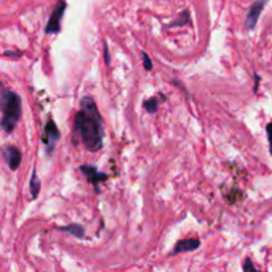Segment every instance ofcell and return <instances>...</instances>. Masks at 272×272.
Returning <instances> with one entry per match:
<instances>
[{
  "label": "cell",
  "instance_id": "1",
  "mask_svg": "<svg viewBox=\"0 0 272 272\" xmlns=\"http://www.w3.org/2000/svg\"><path fill=\"white\" fill-rule=\"evenodd\" d=\"M104 136V122L96 102L90 96L83 97L80 111L76 113L73 121L72 142L73 145L81 142L86 150L96 153L102 149Z\"/></svg>",
  "mask_w": 272,
  "mask_h": 272
},
{
  "label": "cell",
  "instance_id": "2",
  "mask_svg": "<svg viewBox=\"0 0 272 272\" xmlns=\"http://www.w3.org/2000/svg\"><path fill=\"white\" fill-rule=\"evenodd\" d=\"M2 129L11 134L22 117V98L16 92L3 88L2 90Z\"/></svg>",
  "mask_w": 272,
  "mask_h": 272
},
{
  "label": "cell",
  "instance_id": "3",
  "mask_svg": "<svg viewBox=\"0 0 272 272\" xmlns=\"http://www.w3.org/2000/svg\"><path fill=\"white\" fill-rule=\"evenodd\" d=\"M59 138H60V132H59L58 126L52 120H48L43 129V136H41V142H43L47 155H50L53 153Z\"/></svg>",
  "mask_w": 272,
  "mask_h": 272
},
{
  "label": "cell",
  "instance_id": "4",
  "mask_svg": "<svg viewBox=\"0 0 272 272\" xmlns=\"http://www.w3.org/2000/svg\"><path fill=\"white\" fill-rule=\"evenodd\" d=\"M67 10V2L65 0H59L56 6L52 10V14L49 16V20L45 27V33H59L61 31V20L64 16V12Z\"/></svg>",
  "mask_w": 272,
  "mask_h": 272
},
{
  "label": "cell",
  "instance_id": "5",
  "mask_svg": "<svg viewBox=\"0 0 272 272\" xmlns=\"http://www.w3.org/2000/svg\"><path fill=\"white\" fill-rule=\"evenodd\" d=\"M265 3H267V0H255L254 3L250 6L247 11V16H246V22H244V27L248 31H252L256 27L261 12L264 10Z\"/></svg>",
  "mask_w": 272,
  "mask_h": 272
},
{
  "label": "cell",
  "instance_id": "6",
  "mask_svg": "<svg viewBox=\"0 0 272 272\" xmlns=\"http://www.w3.org/2000/svg\"><path fill=\"white\" fill-rule=\"evenodd\" d=\"M80 172L85 176V178L88 179V182L93 185L94 189H96L97 191H98L100 182H102V181H105V179L107 178V176L105 173L98 172L96 166L92 165H81L80 166Z\"/></svg>",
  "mask_w": 272,
  "mask_h": 272
},
{
  "label": "cell",
  "instance_id": "7",
  "mask_svg": "<svg viewBox=\"0 0 272 272\" xmlns=\"http://www.w3.org/2000/svg\"><path fill=\"white\" fill-rule=\"evenodd\" d=\"M3 155L7 161L8 168L11 170H18L20 162H22V151L14 145H7L3 149Z\"/></svg>",
  "mask_w": 272,
  "mask_h": 272
},
{
  "label": "cell",
  "instance_id": "8",
  "mask_svg": "<svg viewBox=\"0 0 272 272\" xmlns=\"http://www.w3.org/2000/svg\"><path fill=\"white\" fill-rule=\"evenodd\" d=\"M201 246V242L198 239H183L179 240L178 243L176 244V247L173 250L172 255L181 254V252H191V251H195L199 248Z\"/></svg>",
  "mask_w": 272,
  "mask_h": 272
},
{
  "label": "cell",
  "instance_id": "9",
  "mask_svg": "<svg viewBox=\"0 0 272 272\" xmlns=\"http://www.w3.org/2000/svg\"><path fill=\"white\" fill-rule=\"evenodd\" d=\"M60 231H64V233H68L73 237L79 238V239H83L84 235H85V230H84L83 226L77 225V223H72L68 226H63V227H59Z\"/></svg>",
  "mask_w": 272,
  "mask_h": 272
},
{
  "label": "cell",
  "instance_id": "10",
  "mask_svg": "<svg viewBox=\"0 0 272 272\" xmlns=\"http://www.w3.org/2000/svg\"><path fill=\"white\" fill-rule=\"evenodd\" d=\"M40 187H41V182H40L39 177H37V173H36V169H33L32 177H31V182H29V190H31V195H32V199H36L37 195H39Z\"/></svg>",
  "mask_w": 272,
  "mask_h": 272
},
{
  "label": "cell",
  "instance_id": "11",
  "mask_svg": "<svg viewBox=\"0 0 272 272\" xmlns=\"http://www.w3.org/2000/svg\"><path fill=\"white\" fill-rule=\"evenodd\" d=\"M189 23H190V12L189 10H185V11L179 15L174 22L170 23L169 28H173V27H183V25H187Z\"/></svg>",
  "mask_w": 272,
  "mask_h": 272
},
{
  "label": "cell",
  "instance_id": "12",
  "mask_svg": "<svg viewBox=\"0 0 272 272\" xmlns=\"http://www.w3.org/2000/svg\"><path fill=\"white\" fill-rule=\"evenodd\" d=\"M158 106H159V101H158L157 97H151L149 100H146L143 102V109L147 112V113H157Z\"/></svg>",
  "mask_w": 272,
  "mask_h": 272
},
{
  "label": "cell",
  "instance_id": "13",
  "mask_svg": "<svg viewBox=\"0 0 272 272\" xmlns=\"http://www.w3.org/2000/svg\"><path fill=\"white\" fill-rule=\"evenodd\" d=\"M142 59L145 69H146V71H151V69H153V61H151V59L149 58V55H147L146 52H143L142 53Z\"/></svg>",
  "mask_w": 272,
  "mask_h": 272
},
{
  "label": "cell",
  "instance_id": "14",
  "mask_svg": "<svg viewBox=\"0 0 272 272\" xmlns=\"http://www.w3.org/2000/svg\"><path fill=\"white\" fill-rule=\"evenodd\" d=\"M265 130H267V136H268L269 151H271V155H272V122H269L268 125H267V128H265Z\"/></svg>",
  "mask_w": 272,
  "mask_h": 272
},
{
  "label": "cell",
  "instance_id": "15",
  "mask_svg": "<svg viewBox=\"0 0 272 272\" xmlns=\"http://www.w3.org/2000/svg\"><path fill=\"white\" fill-rule=\"evenodd\" d=\"M243 269L244 271H256V267L251 263L250 259H246V261L243 263Z\"/></svg>",
  "mask_w": 272,
  "mask_h": 272
},
{
  "label": "cell",
  "instance_id": "16",
  "mask_svg": "<svg viewBox=\"0 0 272 272\" xmlns=\"http://www.w3.org/2000/svg\"><path fill=\"white\" fill-rule=\"evenodd\" d=\"M104 59L107 65L111 64V55H109V48H107L106 43H104Z\"/></svg>",
  "mask_w": 272,
  "mask_h": 272
},
{
  "label": "cell",
  "instance_id": "17",
  "mask_svg": "<svg viewBox=\"0 0 272 272\" xmlns=\"http://www.w3.org/2000/svg\"><path fill=\"white\" fill-rule=\"evenodd\" d=\"M4 55H6V56H19V52L18 53H14V52H10V50H6V52H4Z\"/></svg>",
  "mask_w": 272,
  "mask_h": 272
}]
</instances>
